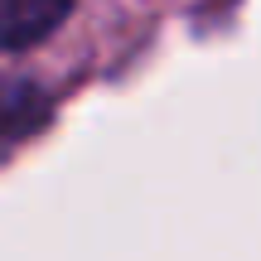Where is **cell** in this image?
Returning <instances> with one entry per match:
<instances>
[{
    "instance_id": "6da1fadb",
    "label": "cell",
    "mask_w": 261,
    "mask_h": 261,
    "mask_svg": "<svg viewBox=\"0 0 261 261\" xmlns=\"http://www.w3.org/2000/svg\"><path fill=\"white\" fill-rule=\"evenodd\" d=\"M73 0H0V54L29 48L63 24Z\"/></svg>"
}]
</instances>
